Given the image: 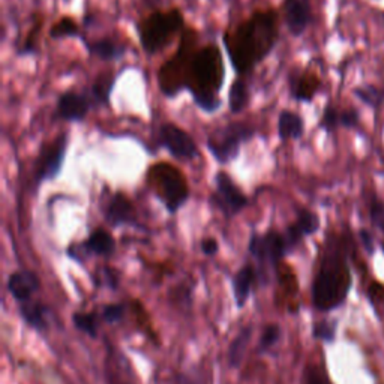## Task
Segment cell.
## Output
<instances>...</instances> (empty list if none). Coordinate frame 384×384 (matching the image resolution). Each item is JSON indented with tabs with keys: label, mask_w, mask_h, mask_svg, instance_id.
<instances>
[{
	"label": "cell",
	"mask_w": 384,
	"mask_h": 384,
	"mask_svg": "<svg viewBox=\"0 0 384 384\" xmlns=\"http://www.w3.org/2000/svg\"><path fill=\"white\" fill-rule=\"evenodd\" d=\"M105 380L107 384H136L128 359L114 347H110L105 362Z\"/></svg>",
	"instance_id": "cell-16"
},
{
	"label": "cell",
	"mask_w": 384,
	"mask_h": 384,
	"mask_svg": "<svg viewBox=\"0 0 384 384\" xmlns=\"http://www.w3.org/2000/svg\"><path fill=\"white\" fill-rule=\"evenodd\" d=\"M225 83V63L219 47L207 44L198 47L190 62L187 90L194 104L206 114H214L222 107L221 90Z\"/></svg>",
	"instance_id": "cell-2"
},
{
	"label": "cell",
	"mask_w": 384,
	"mask_h": 384,
	"mask_svg": "<svg viewBox=\"0 0 384 384\" xmlns=\"http://www.w3.org/2000/svg\"><path fill=\"white\" fill-rule=\"evenodd\" d=\"M354 95L359 98L362 102L371 105V107H378V105L381 104L383 101V94L373 87V86H362V87H357L354 90Z\"/></svg>",
	"instance_id": "cell-31"
},
{
	"label": "cell",
	"mask_w": 384,
	"mask_h": 384,
	"mask_svg": "<svg viewBox=\"0 0 384 384\" xmlns=\"http://www.w3.org/2000/svg\"><path fill=\"white\" fill-rule=\"evenodd\" d=\"M116 82L117 72H114L113 70H105L97 75L89 89V97L94 105H98V107H109Z\"/></svg>",
	"instance_id": "cell-20"
},
{
	"label": "cell",
	"mask_w": 384,
	"mask_h": 384,
	"mask_svg": "<svg viewBox=\"0 0 384 384\" xmlns=\"http://www.w3.org/2000/svg\"><path fill=\"white\" fill-rule=\"evenodd\" d=\"M256 280V270L253 266H245L233 278V293L237 308H243L251 295V287Z\"/></svg>",
	"instance_id": "cell-22"
},
{
	"label": "cell",
	"mask_w": 384,
	"mask_h": 384,
	"mask_svg": "<svg viewBox=\"0 0 384 384\" xmlns=\"http://www.w3.org/2000/svg\"><path fill=\"white\" fill-rule=\"evenodd\" d=\"M39 287H41L39 278L31 270H20L12 273L8 280L9 293L21 303L29 302Z\"/></svg>",
	"instance_id": "cell-17"
},
{
	"label": "cell",
	"mask_w": 384,
	"mask_h": 384,
	"mask_svg": "<svg viewBox=\"0 0 384 384\" xmlns=\"http://www.w3.org/2000/svg\"><path fill=\"white\" fill-rule=\"evenodd\" d=\"M335 335V326L334 324H327V323H322L317 324L314 327V336L323 339V341H332Z\"/></svg>",
	"instance_id": "cell-36"
},
{
	"label": "cell",
	"mask_w": 384,
	"mask_h": 384,
	"mask_svg": "<svg viewBox=\"0 0 384 384\" xmlns=\"http://www.w3.org/2000/svg\"><path fill=\"white\" fill-rule=\"evenodd\" d=\"M282 18L288 32L293 36H302L312 20L311 0H282Z\"/></svg>",
	"instance_id": "cell-14"
},
{
	"label": "cell",
	"mask_w": 384,
	"mask_h": 384,
	"mask_svg": "<svg viewBox=\"0 0 384 384\" xmlns=\"http://www.w3.org/2000/svg\"><path fill=\"white\" fill-rule=\"evenodd\" d=\"M249 86L243 75H237L229 90V107L233 114L242 113L249 104Z\"/></svg>",
	"instance_id": "cell-23"
},
{
	"label": "cell",
	"mask_w": 384,
	"mask_h": 384,
	"mask_svg": "<svg viewBox=\"0 0 384 384\" xmlns=\"http://www.w3.org/2000/svg\"><path fill=\"white\" fill-rule=\"evenodd\" d=\"M68 144V132H62V134H59L51 141H47L41 146L33 170V180L36 187L43 182L55 180L56 177H59L66 160Z\"/></svg>",
	"instance_id": "cell-8"
},
{
	"label": "cell",
	"mask_w": 384,
	"mask_h": 384,
	"mask_svg": "<svg viewBox=\"0 0 384 384\" xmlns=\"http://www.w3.org/2000/svg\"><path fill=\"white\" fill-rule=\"evenodd\" d=\"M48 35L51 39H55V41H62V39H68V38H78L83 41V38H84L82 35L80 26H78L74 17H70V16H63L56 23H53Z\"/></svg>",
	"instance_id": "cell-24"
},
{
	"label": "cell",
	"mask_w": 384,
	"mask_h": 384,
	"mask_svg": "<svg viewBox=\"0 0 384 384\" xmlns=\"http://www.w3.org/2000/svg\"><path fill=\"white\" fill-rule=\"evenodd\" d=\"M295 227L299 230V233L305 236H311L317 230L320 229V219L317 216L314 212L308 209H299L297 210V218L295 221Z\"/></svg>",
	"instance_id": "cell-28"
},
{
	"label": "cell",
	"mask_w": 384,
	"mask_h": 384,
	"mask_svg": "<svg viewBox=\"0 0 384 384\" xmlns=\"http://www.w3.org/2000/svg\"><path fill=\"white\" fill-rule=\"evenodd\" d=\"M146 185L156 195L170 215L190 202L191 188L183 171L168 161H158L146 171Z\"/></svg>",
	"instance_id": "cell-4"
},
{
	"label": "cell",
	"mask_w": 384,
	"mask_h": 384,
	"mask_svg": "<svg viewBox=\"0 0 384 384\" xmlns=\"http://www.w3.org/2000/svg\"><path fill=\"white\" fill-rule=\"evenodd\" d=\"M104 218L111 227H124V225H137V210L129 197L117 191L110 198L104 207Z\"/></svg>",
	"instance_id": "cell-13"
},
{
	"label": "cell",
	"mask_w": 384,
	"mask_h": 384,
	"mask_svg": "<svg viewBox=\"0 0 384 384\" xmlns=\"http://www.w3.org/2000/svg\"><path fill=\"white\" fill-rule=\"evenodd\" d=\"M305 134L303 117L293 110H281L278 116V137L281 141L300 140Z\"/></svg>",
	"instance_id": "cell-21"
},
{
	"label": "cell",
	"mask_w": 384,
	"mask_h": 384,
	"mask_svg": "<svg viewBox=\"0 0 384 384\" xmlns=\"http://www.w3.org/2000/svg\"><path fill=\"white\" fill-rule=\"evenodd\" d=\"M200 33L194 28H185L180 35V41L175 55L165 60L156 72V82L161 94L175 99L183 90H187V74L190 68V62L195 50L200 47Z\"/></svg>",
	"instance_id": "cell-5"
},
{
	"label": "cell",
	"mask_w": 384,
	"mask_h": 384,
	"mask_svg": "<svg viewBox=\"0 0 384 384\" xmlns=\"http://www.w3.org/2000/svg\"><path fill=\"white\" fill-rule=\"evenodd\" d=\"M94 107L95 105L89 94H82L72 89L66 90L57 99L55 119H60L65 122H83Z\"/></svg>",
	"instance_id": "cell-12"
},
{
	"label": "cell",
	"mask_w": 384,
	"mask_h": 384,
	"mask_svg": "<svg viewBox=\"0 0 384 384\" xmlns=\"http://www.w3.org/2000/svg\"><path fill=\"white\" fill-rule=\"evenodd\" d=\"M72 323L80 332L89 335L90 338L98 336V324L95 320V314L77 312L72 315Z\"/></svg>",
	"instance_id": "cell-29"
},
{
	"label": "cell",
	"mask_w": 384,
	"mask_h": 384,
	"mask_svg": "<svg viewBox=\"0 0 384 384\" xmlns=\"http://www.w3.org/2000/svg\"><path fill=\"white\" fill-rule=\"evenodd\" d=\"M350 272L344 256V245L332 236L324 248L320 270L312 285L314 307L320 311H330L344 302L350 290Z\"/></svg>",
	"instance_id": "cell-3"
},
{
	"label": "cell",
	"mask_w": 384,
	"mask_h": 384,
	"mask_svg": "<svg viewBox=\"0 0 384 384\" xmlns=\"http://www.w3.org/2000/svg\"><path fill=\"white\" fill-rule=\"evenodd\" d=\"M219 251V243L216 239H214V237H207V239H203L202 242V253L204 256H215Z\"/></svg>",
	"instance_id": "cell-38"
},
{
	"label": "cell",
	"mask_w": 384,
	"mask_h": 384,
	"mask_svg": "<svg viewBox=\"0 0 384 384\" xmlns=\"http://www.w3.org/2000/svg\"><path fill=\"white\" fill-rule=\"evenodd\" d=\"M281 338V327L278 324H269L266 326V329H264V332L260 338V342H258V351L263 353V351H268L270 347H273L275 344L280 341Z\"/></svg>",
	"instance_id": "cell-30"
},
{
	"label": "cell",
	"mask_w": 384,
	"mask_h": 384,
	"mask_svg": "<svg viewBox=\"0 0 384 384\" xmlns=\"http://www.w3.org/2000/svg\"><path fill=\"white\" fill-rule=\"evenodd\" d=\"M83 44L86 50L89 51V55L97 56L98 59L104 62H117L125 57L126 47L122 44H117L114 39L111 38H99L95 39V41H87L86 38H83Z\"/></svg>",
	"instance_id": "cell-19"
},
{
	"label": "cell",
	"mask_w": 384,
	"mask_h": 384,
	"mask_svg": "<svg viewBox=\"0 0 384 384\" xmlns=\"http://www.w3.org/2000/svg\"><path fill=\"white\" fill-rule=\"evenodd\" d=\"M249 254L253 256L261 266L269 264V266H276L287 254L288 248L284 239V234L275 230H269L264 234L254 233L249 239Z\"/></svg>",
	"instance_id": "cell-10"
},
{
	"label": "cell",
	"mask_w": 384,
	"mask_h": 384,
	"mask_svg": "<svg viewBox=\"0 0 384 384\" xmlns=\"http://www.w3.org/2000/svg\"><path fill=\"white\" fill-rule=\"evenodd\" d=\"M305 384H330L319 366H308L305 371Z\"/></svg>",
	"instance_id": "cell-34"
},
{
	"label": "cell",
	"mask_w": 384,
	"mask_h": 384,
	"mask_svg": "<svg viewBox=\"0 0 384 384\" xmlns=\"http://www.w3.org/2000/svg\"><path fill=\"white\" fill-rule=\"evenodd\" d=\"M339 119H341V111H338L334 105H327L323 111L319 126L330 134V132H334L341 125Z\"/></svg>",
	"instance_id": "cell-32"
},
{
	"label": "cell",
	"mask_w": 384,
	"mask_h": 384,
	"mask_svg": "<svg viewBox=\"0 0 384 384\" xmlns=\"http://www.w3.org/2000/svg\"><path fill=\"white\" fill-rule=\"evenodd\" d=\"M83 254H92L98 257H111L116 251V241L110 231L105 229H97L90 233L87 239L75 245Z\"/></svg>",
	"instance_id": "cell-18"
},
{
	"label": "cell",
	"mask_w": 384,
	"mask_h": 384,
	"mask_svg": "<svg viewBox=\"0 0 384 384\" xmlns=\"http://www.w3.org/2000/svg\"><path fill=\"white\" fill-rule=\"evenodd\" d=\"M320 86L322 82L319 75L308 70L295 71L288 77L290 95L299 102H311L315 98Z\"/></svg>",
	"instance_id": "cell-15"
},
{
	"label": "cell",
	"mask_w": 384,
	"mask_h": 384,
	"mask_svg": "<svg viewBox=\"0 0 384 384\" xmlns=\"http://www.w3.org/2000/svg\"><path fill=\"white\" fill-rule=\"evenodd\" d=\"M44 26V18L41 16H38L36 18H33L32 28L29 29L28 35H26L24 41L21 44V47L18 48V56H29V55H35L39 50V36H41V31Z\"/></svg>",
	"instance_id": "cell-27"
},
{
	"label": "cell",
	"mask_w": 384,
	"mask_h": 384,
	"mask_svg": "<svg viewBox=\"0 0 384 384\" xmlns=\"http://www.w3.org/2000/svg\"><path fill=\"white\" fill-rule=\"evenodd\" d=\"M124 314H125V307L121 303L105 305V307L102 308V319L110 324L121 322L124 319Z\"/></svg>",
	"instance_id": "cell-33"
},
{
	"label": "cell",
	"mask_w": 384,
	"mask_h": 384,
	"mask_svg": "<svg viewBox=\"0 0 384 384\" xmlns=\"http://www.w3.org/2000/svg\"><path fill=\"white\" fill-rule=\"evenodd\" d=\"M23 319L28 322L32 327L43 330L47 327V314L48 308L38 302H24L23 307L20 308Z\"/></svg>",
	"instance_id": "cell-26"
},
{
	"label": "cell",
	"mask_w": 384,
	"mask_h": 384,
	"mask_svg": "<svg viewBox=\"0 0 384 384\" xmlns=\"http://www.w3.org/2000/svg\"><path fill=\"white\" fill-rule=\"evenodd\" d=\"M215 188L216 194L214 195V200L216 206L224 212L227 218L236 216L249 204L248 197L245 192L237 187L236 182L227 171H218L215 176Z\"/></svg>",
	"instance_id": "cell-11"
},
{
	"label": "cell",
	"mask_w": 384,
	"mask_h": 384,
	"mask_svg": "<svg viewBox=\"0 0 384 384\" xmlns=\"http://www.w3.org/2000/svg\"><path fill=\"white\" fill-rule=\"evenodd\" d=\"M361 237H362V241H363L365 246L368 248V251H373V241H371V236H369V233H366V231H361Z\"/></svg>",
	"instance_id": "cell-40"
},
{
	"label": "cell",
	"mask_w": 384,
	"mask_h": 384,
	"mask_svg": "<svg viewBox=\"0 0 384 384\" xmlns=\"http://www.w3.org/2000/svg\"><path fill=\"white\" fill-rule=\"evenodd\" d=\"M187 28L183 12L177 8L168 11H153L141 18L136 29L140 45L149 56L165 50L175 38L180 36Z\"/></svg>",
	"instance_id": "cell-6"
},
{
	"label": "cell",
	"mask_w": 384,
	"mask_h": 384,
	"mask_svg": "<svg viewBox=\"0 0 384 384\" xmlns=\"http://www.w3.org/2000/svg\"><path fill=\"white\" fill-rule=\"evenodd\" d=\"M158 146L167 149L177 161H194L200 156V148L194 137L171 122L163 124L158 131Z\"/></svg>",
	"instance_id": "cell-9"
},
{
	"label": "cell",
	"mask_w": 384,
	"mask_h": 384,
	"mask_svg": "<svg viewBox=\"0 0 384 384\" xmlns=\"http://www.w3.org/2000/svg\"><path fill=\"white\" fill-rule=\"evenodd\" d=\"M256 129L243 122H231L214 129L207 137V150L221 165L230 164L241 155V148L256 137Z\"/></svg>",
	"instance_id": "cell-7"
},
{
	"label": "cell",
	"mask_w": 384,
	"mask_h": 384,
	"mask_svg": "<svg viewBox=\"0 0 384 384\" xmlns=\"http://www.w3.org/2000/svg\"><path fill=\"white\" fill-rule=\"evenodd\" d=\"M341 126L344 128H354L359 124V113H357L354 109H349L341 111Z\"/></svg>",
	"instance_id": "cell-37"
},
{
	"label": "cell",
	"mask_w": 384,
	"mask_h": 384,
	"mask_svg": "<svg viewBox=\"0 0 384 384\" xmlns=\"http://www.w3.org/2000/svg\"><path fill=\"white\" fill-rule=\"evenodd\" d=\"M251 336H253V326L243 327L239 335L230 344L229 349V365L231 368H239L242 365V361L245 357V353L248 350Z\"/></svg>",
	"instance_id": "cell-25"
},
{
	"label": "cell",
	"mask_w": 384,
	"mask_h": 384,
	"mask_svg": "<svg viewBox=\"0 0 384 384\" xmlns=\"http://www.w3.org/2000/svg\"><path fill=\"white\" fill-rule=\"evenodd\" d=\"M280 39V14L273 8L258 9L222 35V44L237 75L246 77L266 60Z\"/></svg>",
	"instance_id": "cell-1"
},
{
	"label": "cell",
	"mask_w": 384,
	"mask_h": 384,
	"mask_svg": "<svg viewBox=\"0 0 384 384\" xmlns=\"http://www.w3.org/2000/svg\"><path fill=\"white\" fill-rule=\"evenodd\" d=\"M171 384H198L192 377L190 375H185V374H179L176 377V380L171 383Z\"/></svg>",
	"instance_id": "cell-39"
},
{
	"label": "cell",
	"mask_w": 384,
	"mask_h": 384,
	"mask_svg": "<svg viewBox=\"0 0 384 384\" xmlns=\"http://www.w3.org/2000/svg\"><path fill=\"white\" fill-rule=\"evenodd\" d=\"M371 216H373L374 222L384 231V204L377 200V198L371 202Z\"/></svg>",
	"instance_id": "cell-35"
}]
</instances>
